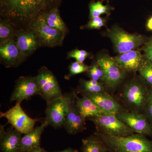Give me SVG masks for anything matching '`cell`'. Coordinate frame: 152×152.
Masks as SVG:
<instances>
[{"mask_svg":"<svg viewBox=\"0 0 152 152\" xmlns=\"http://www.w3.org/2000/svg\"><path fill=\"white\" fill-rule=\"evenodd\" d=\"M86 121L77 108L75 101H74L71 104L64 125L67 132L70 134L82 132L86 129Z\"/></svg>","mask_w":152,"mask_h":152,"instance_id":"obj_15","label":"cell"},{"mask_svg":"<svg viewBox=\"0 0 152 152\" xmlns=\"http://www.w3.org/2000/svg\"><path fill=\"white\" fill-rule=\"evenodd\" d=\"M22 135L12 126L8 129L4 137L1 140V152H18Z\"/></svg>","mask_w":152,"mask_h":152,"instance_id":"obj_19","label":"cell"},{"mask_svg":"<svg viewBox=\"0 0 152 152\" xmlns=\"http://www.w3.org/2000/svg\"><path fill=\"white\" fill-rule=\"evenodd\" d=\"M37 95H40L37 76L20 77L16 81L10 102L21 103L23 101L28 100Z\"/></svg>","mask_w":152,"mask_h":152,"instance_id":"obj_10","label":"cell"},{"mask_svg":"<svg viewBox=\"0 0 152 152\" xmlns=\"http://www.w3.org/2000/svg\"><path fill=\"white\" fill-rule=\"evenodd\" d=\"M29 152H46V151L40 147H38L31 150Z\"/></svg>","mask_w":152,"mask_h":152,"instance_id":"obj_35","label":"cell"},{"mask_svg":"<svg viewBox=\"0 0 152 152\" xmlns=\"http://www.w3.org/2000/svg\"><path fill=\"white\" fill-rule=\"evenodd\" d=\"M147 27L148 29L152 31V16L150 18L147 22Z\"/></svg>","mask_w":152,"mask_h":152,"instance_id":"obj_34","label":"cell"},{"mask_svg":"<svg viewBox=\"0 0 152 152\" xmlns=\"http://www.w3.org/2000/svg\"><path fill=\"white\" fill-rule=\"evenodd\" d=\"M90 66L85 64L83 63L74 62L72 63L69 66V73L65 76V78L69 80L73 76L78 74L88 72Z\"/></svg>","mask_w":152,"mask_h":152,"instance_id":"obj_26","label":"cell"},{"mask_svg":"<svg viewBox=\"0 0 152 152\" xmlns=\"http://www.w3.org/2000/svg\"><path fill=\"white\" fill-rule=\"evenodd\" d=\"M37 36L41 46L53 48L61 46L65 35L60 30L49 26L40 16L29 25Z\"/></svg>","mask_w":152,"mask_h":152,"instance_id":"obj_7","label":"cell"},{"mask_svg":"<svg viewBox=\"0 0 152 152\" xmlns=\"http://www.w3.org/2000/svg\"><path fill=\"white\" fill-rule=\"evenodd\" d=\"M81 152H108V148L97 136H91L82 140Z\"/></svg>","mask_w":152,"mask_h":152,"instance_id":"obj_22","label":"cell"},{"mask_svg":"<svg viewBox=\"0 0 152 152\" xmlns=\"http://www.w3.org/2000/svg\"><path fill=\"white\" fill-rule=\"evenodd\" d=\"M75 92L66 93L61 97L47 104L45 121L48 126L55 129L64 126L67 114L71 104L75 101L77 97Z\"/></svg>","mask_w":152,"mask_h":152,"instance_id":"obj_3","label":"cell"},{"mask_svg":"<svg viewBox=\"0 0 152 152\" xmlns=\"http://www.w3.org/2000/svg\"><path fill=\"white\" fill-rule=\"evenodd\" d=\"M15 37V39L17 46L25 59L41 46L37 36L30 28L18 31Z\"/></svg>","mask_w":152,"mask_h":152,"instance_id":"obj_13","label":"cell"},{"mask_svg":"<svg viewBox=\"0 0 152 152\" xmlns=\"http://www.w3.org/2000/svg\"><path fill=\"white\" fill-rule=\"evenodd\" d=\"M0 117L5 118L12 126L23 134L33 131L36 123L42 119L29 116L22 109L20 102L16 103L14 107L4 113L1 112Z\"/></svg>","mask_w":152,"mask_h":152,"instance_id":"obj_8","label":"cell"},{"mask_svg":"<svg viewBox=\"0 0 152 152\" xmlns=\"http://www.w3.org/2000/svg\"><path fill=\"white\" fill-rule=\"evenodd\" d=\"M37 76L39 85V95L47 104L63 96L56 78L48 68L42 67L38 71Z\"/></svg>","mask_w":152,"mask_h":152,"instance_id":"obj_9","label":"cell"},{"mask_svg":"<svg viewBox=\"0 0 152 152\" xmlns=\"http://www.w3.org/2000/svg\"><path fill=\"white\" fill-rule=\"evenodd\" d=\"M89 56V53L84 50H80L76 49L69 52L67 57L69 58H73L76 60V61L83 63L85 60Z\"/></svg>","mask_w":152,"mask_h":152,"instance_id":"obj_29","label":"cell"},{"mask_svg":"<svg viewBox=\"0 0 152 152\" xmlns=\"http://www.w3.org/2000/svg\"><path fill=\"white\" fill-rule=\"evenodd\" d=\"M149 92L140 82L133 80L126 85L122 96L132 111L140 113L145 108Z\"/></svg>","mask_w":152,"mask_h":152,"instance_id":"obj_5","label":"cell"},{"mask_svg":"<svg viewBox=\"0 0 152 152\" xmlns=\"http://www.w3.org/2000/svg\"><path fill=\"white\" fill-rule=\"evenodd\" d=\"M106 24L105 19L100 17H96L91 19L86 26V27L91 29H99L105 26Z\"/></svg>","mask_w":152,"mask_h":152,"instance_id":"obj_30","label":"cell"},{"mask_svg":"<svg viewBox=\"0 0 152 152\" xmlns=\"http://www.w3.org/2000/svg\"><path fill=\"white\" fill-rule=\"evenodd\" d=\"M138 71L140 75L152 86V63L148 60H144Z\"/></svg>","mask_w":152,"mask_h":152,"instance_id":"obj_27","label":"cell"},{"mask_svg":"<svg viewBox=\"0 0 152 152\" xmlns=\"http://www.w3.org/2000/svg\"><path fill=\"white\" fill-rule=\"evenodd\" d=\"M147 45L152 46V39L147 44Z\"/></svg>","mask_w":152,"mask_h":152,"instance_id":"obj_37","label":"cell"},{"mask_svg":"<svg viewBox=\"0 0 152 152\" xmlns=\"http://www.w3.org/2000/svg\"><path fill=\"white\" fill-rule=\"evenodd\" d=\"M79 92L81 93L82 95L88 94H96L104 92L105 90V86L100 82L90 80H80L78 87Z\"/></svg>","mask_w":152,"mask_h":152,"instance_id":"obj_23","label":"cell"},{"mask_svg":"<svg viewBox=\"0 0 152 152\" xmlns=\"http://www.w3.org/2000/svg\"><path fill=\"white\" fill-rule=\"evenodd\" d=\"M87 120L94 123L98 132L106 135L126 137L134 133L119 118L117 114L104 113L99 116L89 118Z\"/></svg>","mask_w":152,"mask_h":152,"instance_id":"obj_4","label":"cell"},{"mask_svg":"<svg viewBox=\"0 0 152 152\" xmlns=\"http://www.w3.org/2000/svg\"><path fill=\"white\" fill-rule=\"evenodd\" d=\"M90 17L91 19L100 17L102 15H109L113 8L108 5H104L100 1H93L89 4Z\"/></svg>","mask_w":152,"mask_h":152,"instance_id":"obj_25","label":"cell"},{"mask_svg":"<svg viewBox=\"0 0 152 152\" xmlns=\"http://www.w3.org/2000/svg\"><path fill=\"white\" fill-rule=\"evenodd\" d=\"M40 17L51 27L60 30L65 34L67 32V28L61 18L57 7L43 14Z\"/></svg>","mask_w":152,"mask_h":152,"instance_id":"obj_21","label":"cell"},{"mask_svg":"<svg viewBox=\"0 0 152 152\" xmlns=\"http://www.w3.org/2000/svg\"><path fill=\"white\" fill-rule=\"evenodd\" d=\"M144 51L147 59L152 63V46L147 45Z\"/></svg>","mask_w":152,"mask_h":152,"instance_id":"obj_32","label":"cell"},{"mask_svg":"<svg viewBox=\"0 0 152 152\" xmlns=\"http://www.w3.org/2000/svg\"><path fill=\"white\" fill-rule=\"evenodd\" d=\"M110 151L113 152H152V141L140 134H133L126 137H114L96 132Z\"/></svg>","mask_w":152,"mask_h":152,"instance_id":"obj_2","label":"cell"},{"mask_svg":"<svg viewBox=\"0 0 152 152\" xmlns=\"http://www.w3.org/2000/svg\"><path fill=\"white\" fill-rule=\"evenodd\" d=\"M75 104L79 112L86 120L99 116L104 113L98 106L86 96H83L81 98L77 96Z\"/></svg>","mask_w":152,"mask_h":152,"instance_id":"obj_20","label":"cell"},{"mask_svg":"<svg viewBox=\"0 0 152 152\" xmlns=\"http://www.w3.org/2000/svg\"><path fill=\"white\" fill-rule=\"evenodd\" d=\"M107 35L113 42L115 50L119 54L135 50L145 41L142 36L129 34L118 27H114L109 30Z\"/></svg>","mask_w":152,"mask_h":152,"instance_id":"obj_6","label":"cell"},{"mask_svg":"<svg viewBox=\"0 0 152 152\" xmlns=\"http://www.w3.org/2000/svg\"><path fill=\"white\" fill-rule=\"evenodd\" d=\"M5 126V125L3 126L2 125H1L0 126V140H1L4 137L5 135L6 134L7 131L4 129V127Z\"/></svg>","mask_w":152,"mask_h":152,"instance_id":"obj_33","label":"cell"},{"mask_svg":"<svg viewBox=\"0 0 152 152\" xmlns=\"http://www.w3.org/2000/svg\"><path fill=\"white\" fill-rule=\"evenodd\" d=\"M108 152H113L111 151H108Z\"/></svg>","mask_w":152,"mask_h":152,"instance_id":"obj_38","label":"cell"},{"mask_svg":"<svg viewBox=\"0 0 152 152\" xmlns=\"http://www.w3.org/2000/svg\"><path fill=\"white\" fill-rule=\"evenodd\" d=\"M96 63L102 68L104 74V86L110 89L115 88L124 77L126 72L115 62L113 58L107 56L98 58Z\"/></svg>","mask_w":152,"mask_h":152,"instance_id":"obj_11","label":"cell"},{"mask_svg":"<svg viewBox=\"0 0 152 152\" xmlns=\"http://www.w3.org/2000/svg\"><path fill=\"white\" fill-rule=\"evenodd\" d=\"M46 152H48L46 151ZM54 152H78L77 150L74 149L72 148H69L64 151H61Z\"/></svg>","mask_w":152,"mask_h":152,"instance_id":"obj_36","label":"cell"},{"mask_svg":"<svg viewBox=\"0 0 152 152\" xmlns=\"http://www.w3.org/2000/svg\"><path fill=\"white\" fill-rule=\"evenodd\" d=\"M117 115L134 133L152 136V127L145 115L137 112L123 111L117 113Z\"/></svg>","mask_w":152,"mask_h":152,"instance_id":"obj_12","label":"cell"},{"mask_svg":"<svg viewBox=\"0 0 152 152\" xmlns=\"http://www.w3.org/2000/svg\"><path fill=\"white\" fill-rule=\"evenodd\" d=\"M83 96L91 99L104 113L117 114L124 111L119 103L106 92Z\"/></svg>","mask_w":152,"mask_h":152,"instance_id":"obj_16","label":"cell"},{"mask_svg":"<svg viewBox=\"0 0 152 152\" xmlns=\"http://www.w3.org/2000/svg\"><path fill=\"white\" fill-rule=\"evenodd\" d=\"M87 72L91 80L100 82L104 85V74L102 68L97 63L90 66Z\"/></svg>","mask_w":152,"mask_h":152,"instance_id":"obj_28","label":"cell"},{"mask_svg":"<svg viewBox=\"0 0 152 152\" xmlns=\"http://www.w3.org/2000/svg\"><path fill=\"white\" fill-rule=\"evenodd\" d=\"M0 57L2 64L6 67H16L25 59L18 46L15 39L1 45Z\"/></svg>","mask_w":152,"mask_h":152,"instance_id":"obj_14","label":"cell"},{"mask_svg":"<svg viewBox=\"0 0 152 152\" xmlns=\"http://www.w3.org/2000/svg\"><path fill=\"white\" fill-rule=\"evenodd\" d=\"M59 0H0L1 14L10 21L28 24L57 7Z\"/></svg>","mask_w":152,"mask_h":152,"instance_id":"obj_1","label":"cell"},{"mask_svg":"<svg viewBox=\"0 0 152 152\" xmlns=\"http://www.w3.org/2000/svg\"><path fill=\"white\" fill-rule=\"evenodd\" d=\"M12 22L7 19H1L0 22V45L14 39L16 34Z\"/></svg>","mask_w":152,"mask_h":152,"instance_id":"obj_24","label":"cell"},{"mask_svg":"<svg viewBox=\"0 0 152 152\" xmlns=\"http://www.w3.org/2000/svg\"><path fill=\"white\" fill-rule=\"evenodd\" d=\"M146 115L152 124V89L149 91L145 108Z\"/></svg>","mask_w":152,"mask_h":152,"instance_id":"obj_31","label":"cell"},{"mask_svg":"<svg viewBox=\"0 0 152 152\" xmlns=\"http://www.w3.org/2000/svg\"><path fill=\"white\" fill-rule=\"evenodd\" d=\"M48 125L46 122L36 127L33 131L22 137L18 152H29L37 147H40L41 138L45 128Z\"/></svg>","mask_w":152,"mask_h":152,"instance_id":"obj_18","label":"cell"},{"mask_svg":"<svg viewBox=\"0 0 152 152\" xmlns=\"http://www.w3.org/2000/svg\"><path fill=\"white\" fill-rule=\"evenodd\" d=\"M113 58L115 62L126 72H134L138 71L140 66L144 61L140 51L135 50L120 54Z\"/></svg>","mask_w":152,"mask_h":152,"instance_id":"obj_17","label":"cell"}]
</instances>
